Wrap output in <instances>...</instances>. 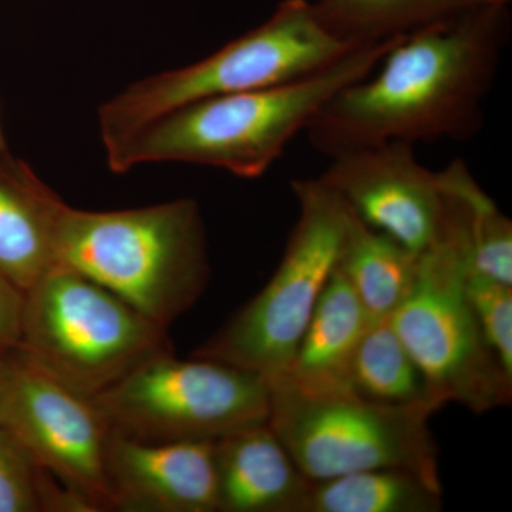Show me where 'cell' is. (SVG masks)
<instances>
[{"label":"cell","mask_w":512,"mask_h":512,"mask_svg":"<svg viewBox=\"0 0 512 512\" xmlns=\"http://www.w3.org/2000/svg\"><path fill=\"white\" fill-rule=\"evenodd\" d=\"M352 47L320 25L311 0H282L258 28L183 69L130 84L99 110L106 151L168 111L208 99L299 82L329 69Z\"/></svg>","instance_id":"obj_5"},{"label":"cell","mask_w":512,"mask_h":512,"mask_svg":"<svg viewBox=\"0 0 512 512\" xmlns=\"http://www.w3.org/2000/svg\"><path fill=\"white\" fill-rule=\"evenodd\" d=\"M320 175L359 220L410 251H426L446 218L440 171L424 167L406 141L355 148Z\"/></svg>","instance_id":"obj_11"},{"label":"cell","mask_w":512,"mask_h":512,"mask_svg":"<svg viewBox=\"0 0 512 512\" xmlns=\"http://www.w3.org/2000/svg\"><path fill=\"white\" fill-rule=\"evenodd\" d=\"M2 377H3V360H2V356H0V384H2Z\"/></svg>","instance_id":"obj_26"},{"label":"cell","mask_w":512,"mask_h":512,"mask_svg":"<svg viewBox=\"0 0 512 512\" xmlns=\"http://www.w3.org/2000/svg\"><path fill=\"white\" fill-rule=\"evenodd\" d=\"M15 349L89 399L151 357L173 352L167 329L62 264L23 292Z\"/></svg>","instance_id":"obj_6"},{"label":"cell","mask_w":512,"mask_h":512,"mask_svg":"<svg viewBox=\"0 0 512 512\" xmlns=\"http://www.w3.org/2000/svg\"><path fill=\"white\" fill-rule=\"evenodd\" d=\"M372 320L348 279L333 269L282 379L311 392L350 390V365Z\"/></svg>","instance_id":"obj_15"},{"label":"cell","mask_w":512,"mask_h":512,"mask_svg":"<svg viewBox=\"0 0 512 512\" xmlns=\"http://www.w3.org/2000/svg\"><path fill=\"white\" fill-rule=\"evenodd\" d=\"M349 387L372 402L392 406L430 404L440 410L431 402L423 376L394 332L390 318L370 322L350 365Z\"/></svg>","instance_id":"obj_19"},{"label":"cell","mask_w":512,"mask_h":512,"mask_svg":"<svg viewBox=\"0 0 512 512\" xmlns=\"http://www.w3.org/2000/svg\"><path fill=\"white\" fill-rule=\"evenodd\" d=\"M60 202L28 164L0 153V272L22 292L57 265Z\"/></svg>","instance_id":"obj_14"},{"label":"cell","mask_w":512,"mask_h":512,"mask_svg":"<svg viewBox=\"0 0 512 512\" xmlns=\"http://www.w3.org/2000/svg\"><path fill=\"white\" fill-rule=\"evenodd\" d=\"M507 8L481 5L399 40L379 72L343 87L306 127L332 158L386 141L471 140L508 40Z\"/></svg>","instance_id":"obj_1"},{"label":"cell","mask_w":512,"mask_h":512,"mask_svg":"<svg viewBox=\"0 0 512 512\" xmlns=\"http://www.w3.org/2000/svg\"><path fill=\"white\" fill-rule=\"evenodd\" d=\"M268 426L312 483L357 471L400 468L441 488L430 404L392 406L343 392L268 382Z\"/></svg>","instance_id":"obj_7"},{"label":"cell","mask_w":512,"mask_h":512,"mask_svg":"<svg viewBox=\"0 0 512 512\" xmlns=\"http://www.w3.org/2000/svg\"><path fill=\"white\" fill-rule=\"evenodd\" d=\"M400 39L360 47L299 82L184 104L107 150V164L117 174L148 163L208 165L255 180L279 160L333 94L375 72Z\"/></svg>","instance_id":"obj_2"},{"label":"cell","mask_w":512,"mask_h":512,"mask_svg":"<svg viewBox=\"0 0 512 512\" xmlns=\"http://www.w3.org/2000/svg\"><path fill=\"white\" fill-rule=\"evenodd\" d=\"M0 356V427L87 511H113L106 480L110 427L99 407L47 375L19 349Z\"/></svg>","instance_id":"obj_10"},{"label":"cell","mask_w":512,"mask_h":512,"mask_svg":"<svg viewBox=\"0 0 512 512\" xmlns=\"http://www.w3.org/2000/svg\"><path fill=\"white\" fill-rule=\"evenodd\" d=\"M23 292L0 272V353L18 348Z\"/></svg>","instance_id":"obj_23"},{"label":"cell","mask_w":512,"mask_h":512,"mask_svg":"<svg viewBox=\"0 0 512 512\" xmlns=\"http://www.w3.org/2000/svg\"><path fill=\"white\" fill-rule=\"evenodd\" d=\"M0 512H89L0 427Z\"/></svg>","instance_id":"obj_20"},{"label":"cell","mask_w":512,"mask_h":512,"mask_svg":"<svg viewBox=\"0 0 512 512\" xmlns=\"http://www.w3.org/2000/svg\"><path fill=\"white\" fill-rule=\"evenodd\" d=\"M106 480L113 511L217 512L214 441L140 443L110 431Z\"/></svg>","instance_id":"obj_12"},{"label":"cell","mask_w":512,"mask_h":512,"mask_svg":"<svg viewBox=\"0 0 512 512\" xmlns=\"http://www.w3.org/2000/svg\"><path fill=\"white\" fill-rule=\"evenodd\" d=\"M419 262L420 254L369 227L349 208L336 268L373 320L390 318L402 305L416 282Z\"/></svg>","instance_id":"obj_16"},{"label":"cell","mask_w":512,"mask_h":512,"mask_svg":"<svg viewBox=\"0 0 512 512\" xmlns=\"http://www.w3.org/2000/svg\"><path fill=\"white\" fill-rule=\"evenodd\" d=\"M511 0H484V5L495 6V8H507Z\"/></svg>","instance_id":"obj_24"},{"label":"cell","mask_w":512,"mask_h":512,"mask_svg":"<svg viewBox=\"0 0 512 512\" xmlns=\"http://www.w3.org/2000/svg\"><path fill=\"white\" fill-rule=\"evenodd\" d=\"M468 272L512 285V222L473 177L467 188Z\"/></svg>","instance_id":"obj_21"},{"label":"cell","mask_w":512,"mask_h":512,"mask_svg":"<svg viewBox=\"0 0 512 512\" xmlns=\"http://www.w3.org/2000/svg\"><path fill=\"white\" fill-rule=\"evenodd\" d=\"M298 220L268 284L194 357L255 373H288L320 293L338 264L349 208L320 178L295 180Z\"/></svg>","instance_id":"obj_8"},{"label":"cell","mask_w":512,"mask_h":512,"mask_svg":"<svg viewBox=\"0 0 512 512\" xmlns=\"http://www.w3.org/2000/svg\"><path fill=\"white\" fill-rule=\"evenodd\" d=\"M8 148H6L5 136H3V128L2 123H0V153H6Z\"/></svg>","instance_id":"obj_25"},{"label":"cell","mask_w":512,"mask_h":512,"mask_svg":"<svg viewBox=\"0 0 512 512\" xmlns=\"http://www.w3.org/2000/svg\"><path fill=\"white\" fill-rule=\"evenodd\" d=\"M316 18L330 35L352 47L399 39L484 0H316Z\"/></svg>","instance_id":"obj_17"},{"label":"cell","mask_w":512,"mask_h":512,"mask_svg":"<svg viewBox=\"0 0 512 512\" xmlns=\"http://www.w3.org/2000/svg\"><path fill=\"white\" fill-rule=\"evenodd\" d=\"M446 218L439 237L420 252L412 291L390 316L440 409L454 403L483 414L508 406L512 377L488 346L467 296L468 227L464 178L440 171Z\"/></svg>","instance_id":"obj_4"},{"label":"cell","mask_w":512,"mask_h":512,"mask_svg":"<svg viewBox=\"0 0 512 512\" xmlns=\"http://www.w3.org/2000/svg\"><path fill=\"white\" fill-rule=\"evenodd\" d=\"M92 400L111 433L140 443L215 441L269 417L261 376L173 352L151 357Z\"/></svg>","instance_id":"obj_9"},{"label":"cell","mask_w":512,"mask_h":512,"mask_svg":"<svg viewBox=\"0 0 512 512\" xmlns=\"http://www.w3.org/2000/svg\"><path fill=\"white\" fill-rule=\"evenodd\" d=\"M441 488L400 468L357 471L313 483L308 512H439Z\"/></svg>","instance_id":"obj_18"},{"label":"cell","mask_w":512,"mask_h":512,"mask_svg":"<svg viewBox=\"0 0 512 512\" xmlns=\"http://www.w3.org/2000/svg\"><path fill=\"white\" fill-rule=\"evenodd\" d=\"M53 247L57 264L165 329L197 303L210 279L204 221L192 198L106 212L76 210L62 201Z\"/></svg>","instance_id":"obj_3"},{"label":"cell","mask_w":512,"mask_h":512,"mask_svg":"<svg viewBox=\"0 0 512 512\" xmlns=\"http://www.w3.org/2000/svg\"><path fill=\"white\" fill-rule=\"evenodd\" d=\"M217 512H308L303 476L268 423L214 441Z\"/></svg>","instance_id":"obj_13"},{"label":"cell","mask_w":512,"mask_h":512,"mask_svg":"<svg viewBox=\"0 0 512 512\" xmlns=\"http://www.w3.org/2000/svg\"><path fill=\"white\" fill-rule=\"evenodd\" d=\"M467 296L488 346L512 377V285L467 274Z\"/></svg>","instance_id":"obj_22"}]
</instances>
